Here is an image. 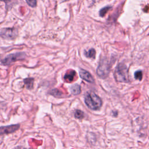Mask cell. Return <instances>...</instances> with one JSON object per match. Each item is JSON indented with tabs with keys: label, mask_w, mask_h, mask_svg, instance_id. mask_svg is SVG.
I'll list each match as a JSON object with an SVG mask.
<instances>
[{
	"label": "cell",
	"mask_w": 149,
	"mask_h": 149,
	"mask_svg": "<svg viewBox=\"0 0 149 149\" xmlns=\"http://www.w3.org/2000/svg\"><path fill=\"white\" fill-rule=\"evenodd\" d=\"M17 35V30L15 28H3L0 32V36L6 40H13Z\"/></svg>",
	"instance_id": "cell-5"
},
{
	"label": "cell",
	"mask_w": 149,
	"mask_h": 149,
	"mask_svg": "<svg viewBox=\"0 0 149 149\" xmlns=\"http://www.w3.org/2000/svg\"><path fill=\"white\" fill-rule=\"evenodd\" d=\"M84 55L89 58H94L95 56V51L94 48H91L88 51H84Z\"/></svg>",
	"instance_id": "cell-11"
},
{
	"label": "cell",
	"mask_w": 149,
	"mask_h": 149,
	"mask_svg": "<svg viewBox=\"0 0 149 149\" xmlns=\"http://www.w3.org/2000/svg\"><path fill=\"white\" fill-rule=\"evenodd\" d=\"M27 3L31 7L34 8L37 6V1L36 0H26Z\"/></svg>",
	"instance_id": "cell-16"
},
{
	"label": "cell",
	"mask_w": 149,
	"mask_h": 149,
	"mask_svg": "<svg viewBox=\"0 0 149 149\" xmlns=\"http://www.w3.org/2000/svg\"><path fill=\"white\" fill-rule=\"evenodd\" d=\"M84 102L88 108L92 110H98L102 106L101 98L94 93H87L84 97Z\"/></svg>",
	"instance_id": "cell-1"
},
{
	"label": "cell",
	"mask_w": 149,
	"mask_h": 149,
	"mask_svg": "<svg viewBox=\"0 0 149 149\" xmlns=\"http://www.w3.org/2000/svg\"><path fill=\"white\" fill-rule=\"evenodd\" d=\"M51 94L56 97H60L62 95V93L58 89H53L50 92Z\"/></svg>",
	"instance_id": "cell-15"
},
{
	"label": "cell",
	"mask_w": 149,
	"mask_h": 149,
	"mask_svg": "<svg viewBox=\"0 0 149 149\" xmlns=\"http://www.w3.org/2000/svg\"><path fill=\"white\" fill-rule=\"evenodd\" d=\"M114 76L117 81L119 82H128L129 75L128 69L127 66L123 63H119L116 68Z\"/></svg>",
	"instance_id": "cell-2"
},
{
	"label": "cell",
	"mask_w": 149,
	"mask_h": 149,
	"mask_svg": "<svg viewBox=\"0 0 149 149\" xmlns=\"http://www.w3.org/2000/svg\"><path fill=\"white\" fill-rule=\"evenodd\" d=\"M75 72L73 70H70L69 72L66 73L64 76V79L69 82H71L73 81L74 79V76H75Z\"/></svg>",
	"instance_id": "cell-8"
},
{
	"label": "cell",
	"mask_w": 149,
	"mask_h": 149,
	"mask_svg": "<svg viewBox=\"0 0 149 149\" xmlns=\"http://www.w3.org/2000/svg\"><path fill=\"white\" fill-rule=\"evenodd\" d=\"M20 127V125L19 124L10 125L0 127V136L5 134H9L15 132Z\"/></svg>",
	"instance_id": "cell-6"
},
{
	"label": "cell",
	"mask_w": 149,
	"mask_h": 149,
	"mask_svg": "<svg viewBox=\"0 0 149 149\" xmlns=\"http://www.w3.org/2000/svg\"><path fill=\"white\" fill-rule=\"evenodd\" d=\"M25 56L26 54L23 52L10 54L1 61V63L3 65H9L17 61L24 59Z\"/></svg>",
	"instance_id": "cell-4"
},
{
	"label": "cell",
	"mask_w": 149,
	"mask_h": 149,
	"mask_svg": "<svg viewBox=\"0 0 149 149\" xmlns=\"http://www.w3.org/2000/svg\"><path fill=\"white\" fill-rule=\"evenodd\" d=\"M74 116L76 119H81L84 117V112L80 109H75L74 111Z\"/></svg>",
	"instance_id": "cell-12"
},
{
	"label": "cell",
	"mask_w": 149,
	"mask_h": 149,
	"mask_svg": "<svg viewBox=\"0 0 149 149\" xmlns=\"http://www.w3.org/2000/svg\"><path fill=\"white\" fill-rule=\"evenodd\" d=\"M134 77L136 79L141 80L143 77V72L141 70H137L134 73Z\"/></svg>",
	"instance_id": "cell-14"
},
{
	"label": "cell",
	"mask_w": 149,
	"mask_h": 149,
	"mask_svg": "<svg viewBox=\"0 0 149 149\" xmlns=\"http://www.w3.org/2000/svg\"><path fill=\"white\" fill-rule=\"evenodd\" d=\"M79 76L82 79L84 80L85 81L88 83H93L94 82V78L93 77L91 74L86 70L80 69L79 70Z\"/></svg>",
	"instance_id": "cell-7"
},
{
	"label": "cell",
	"mask_w": 149,
	"mask_h": 149,
	"mask_svg": "<svg viewBox=\"0 0 149 149\" xmlns=\"http://www.w3.org/2000/svg\"><path fill=\"white\" fill-rule=\"evenodd\" d=\"M112 8L111 6H105L104 8H102L100 10V12H99V14H100V16L101 17H104L105 14Z\"/></svg>",
	"instance_id": "cell-13"
},
{
	"label": "cell",
	"mask_w": 149,
	"mask_h": 149,
	"mask_svg": "<svg viewBox=\"0 0 149 149\" xmlns=\"http://www.w3.org/2000/svg\"><path fill=\"white\" fill-rule=\"evenodd\" d=\"M70 91H71V93L73 95H78V94H79L80 93V92H81L80 86L79 84H75L73 85L70 87Z\"/></svg>",
	"instance_id": "cell-10"
},
{
	"label": "cell",
	"mask_w": 149,
	"mask_h": 149,
	"mask_svg": "<svg viewBox=\"0 0 149 149\" xmlns=\"http://www.w3.org/2000/svg\"><path fill=\"white\" fill-rule=\"evenodd\" d=\"M23 82L25 84L26 88L28 89H31L33 87L34 83V79L33 78H26L23 80Z\"/></svg>",
	"instance_id": "cell-9"
},
{
	"label": "cell",
	"mask_w": 149,
	"mask_h": 149,
	"mask_svg": "<svg viewBox=\"0 0 149 149\" xmlns=\"http://www.w3.org/2000/svg\"><path fill=\"white\" fill-rule=\"evenodd\" d=\"M9 1H10V0H0V1H3V2H7Z\"/></svg>",
	"instance_id": "cell-17"
},
{
	"label": "cell",
	"mask_w": 149,
	"mask_h": 149,
	"mask_svg": "<svg viewBox=\"0 0 149 149\" xmlns=\"http://www.w3.org/2000/svg\"><path fill=\"white\" fill-rule=\"evenodd\" d=\"M110 67L111 65L107 59H101L97 69V75L102 79L106 78L110 71Z\"/></svg>",
	"instance_id": "cell-3"
}]
</instances>
